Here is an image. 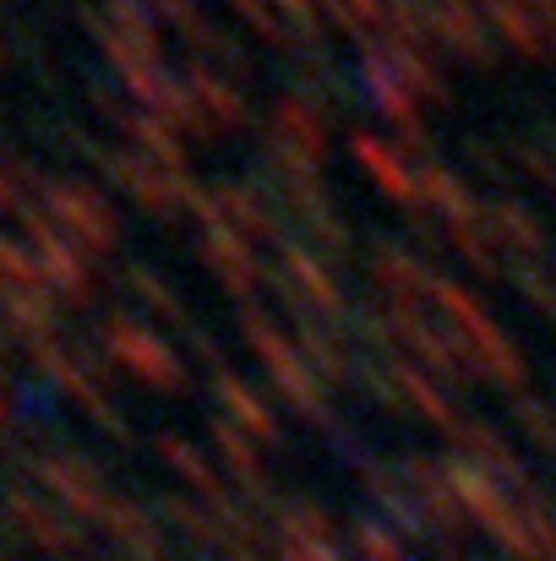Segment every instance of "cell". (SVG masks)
<instances>
[{
  "label": "cell",
  "mask_w": 556,
  "mask_h": 561,
  "mask_svg": "<svg viewBox=\"0 0 556 561\" xmlns=\"http://www.w3.org/2000/svg\"><path fill=\"white\" fill-rule=\"evenodd\" d=\"M322 5H333V16H339V22H350V27L376 22V0H322Z\"/></svg>",
  "instance_id": "24"
},
{
  "label": "cell",
  "mask_w": 556,
  "mask_h": 561,
  "mask_svg": "<svg viewBox=\"0 0 556 561\" xmlns=\"http://www.w3.org/2000/svg\"><path fill=\"white\" fill-rule=\"evenodd\" d=\"M11 328H22V333L44 339V333L55 328V311H49V300H44L38 289H22V295H11Z\"/></svg>",
  "instance_id": "14"
},
{
  "label": "cell",
  "mask_w": 556,
  "mask_h": 561,
  "mask_svg": "<svg viewBox=\"0 0 556 561\" xmlns=\"http://www.w3.org/2000/svg\"><path fill=\"white\" fill-rule=\"evenodd\" d=\"M202 262H207L235 295H251V284H257V262H251V251H246L240 240H229L224 229H213V234L202 240Z\"/></svg>",
  "instance_id": "5"
},
{
  "label": "cell",
  "mask_w": 556,
  "mask_h": 561,
  "mask_svg": "<svg viewBox=\"0 0 556 561\" xmlns=\"http://www.w3.org/2000/svg\"><path fill=\"white\" fill-rule=\"evenodd\" d=\"M38 474L55 485V496H66L77 513H93V518H104L110 513V496L99 491V480H93V469L88 463H77V458H44L38 463Z\"/></svg>",
  "instance_id": "4"
},
{
  "label": "cell",
  "mask_w": 556,
  "mask_h": 561,
  "mask_svg": "<svg viewBox=\"0 0 556 561\" xmlns=\"http://www.w3.org/2000/svg\"><path fill=\"white\" fill-rule=\"evenodd\" d=\"M486 11H491V22L524 49V55H541V27L530 22V11H541V5H519V0H486Z\"/></svg>",
  "instance_id": "10"
},
{
  "label": "cell",
  "mask_w": 556,
  "mask_h": 561,
  "mask_svg": "<svg viewBox=\"0 0 556 561\" xmlns=\"http://www.w3.org/2000/svg\"><path fill=\"white\" fill-rule=\"evenodd\" d=\"M218 398H224V403H229V409H235V414H240V420H246L257 436H273V431H279L273 409H262V403H257V392H251L246 381H235V376H218Z\"/></svg>",
  "instance_id": "11"
},
{
  "label": "cell",
  "mask_w": 556,
  "mask_h": 561,
  "mask_svg": "<svg viewBox=\"0 0 556 561\" xmlns=\"http://www.w3.org/2000/svg\"><path fill=\"white\" fill-rule=\"evenodd\" d=\"M104 339H110V350H115V355H121L132 371L148 376L154 387H181V360H175V355H170L159 339L137 333V328H132V322H121V317L104 328Z\"/></svg>",
  "instance_id": "3"
},
{
  "label": "cell",
  "mask_w": 556,
  "mask_h": 561,
  "mask_svg": "<svg viewBox=\"0 0 556 561\" xmlns=\"http://www.w3.org/2000/svg\"><path fill=\"white\" fill-rule=\"evenodd\" d=\"M132 289H137L143 300H154V306H159V317H181V300H175V295H170V289H164L154 273H137V278H132Z\"/></svg>",
  "instance_id": "22"
},
{
  "label": "cell",
  "mask_w": 556,
  "mask_h": 561,
  "mask_svg": "<svg viewBox=\"0 0 556 561\" xmlns=\"http://www.w3.org/2000/svg\"><path fill=\"white\" fill-rule=\"evenodd\" d=\"M431 33H436V38H447V44H458V55H464V60H486V38H480L475 16H469L458 0H447V5H436V11H431Z\"/></svg>",
  "instance_id": "8"
},
{
  "label": "cell",
  "mask_w": 556,
  "mask_h": 561,
  "mask_svg": "<svg viewBox=\"0 0 556 561\" xmlns=\"http://www.w3.org/2000/svg\"><path fill=\"white\" fill-rule=\"evenodd\" d=\"M546 11H556V0H546Z\"/></svg>",
  "instance_id": "29"
},
{
  "label": "cell",
  "mask_w": 556,
  "mask_h": 561,
  "mask_svg": "<svg viewBox=\"0 0 556 561\" xmlns=\"http://www.w3.org/2000/svg\"><path fill=\"white\" fill-rule=\"evenodd\" d=\"M246 339L257 344V355L268 360V371L279 376V387L290 392V403H295V409H306L311 420H322V409H317V381H311V371L295 360V350H290L284 339H273V328H268L257 311H246Z\"/></svg>",
  "instance_id": "2"
},
{
  "label": "cell",
  "mask_w": 556,
  "mask_h": 561,
  "mask_svg": "<svg viewBox=\"0 0 556 561\" xmlns=\"http://www.w3.org/2000/svg\"><path fill=\"white\" fill-rule=\"evenodd\" d=\"M0 207H16V191L5 186V175H0Z\"/></svg>",
  "instance_id": "27"
},
{
  "label": "cell",
  "mask_w": 556,
  "mask_h": 561,
  "mask_svg": "<svg viewBox=\"0 0 556 561\" xmlns=\"http://www.w3.org/2000/svg\"><path fill=\"white\" fill-rule=\"evenodd\" d=\"M284 557L290 561H339L322 540H284Z\"/></svg>",
  "instance_id": "25"
},
{
  "label": "cell",
  "mask_w": 556,
  "mask_h": 561,
  "mask_svg": "<svg viewBox=\"0 0 556 561\" xmlns=\"http://www.w3.org/2000/svg\"><path fill=\"white\" fill-rule=\"evenodd\" d=\"M508 234V240H519V245H541V229H535V218L524 213V207H491V234Z\"/></svg>",
  "instance_id": "17"
},
{
  "label": "cell",
  "mask_w": 556,
  "mask_h": 561,
  "mask_svg": "<svg viewBox=\"0 0 556 561\" xmlns=\"http://www.w3.org/2000/svg\"><path fill=\"white\" fill-rule=\"evenodd\" d=\"M229 5H235V11H240V16H246V22L262 33V38H284V16H273L262 0H229Z\"/></svg>",
  "instance_id": "21"
},
{
  "label": "cell",
  "mask_w": 556,
  "mask_h": 561,
  "mask_svg": "<svg viewBox=\"0 0 556 561\" xmlns=\"http://www.w3.org/2000/svg\"><path fill=\"white\" fill-rule=\"evenodd\" d=\"M284 262H290V273H295V278L311 289V300H317V306H339V284H333V278H328V273H322V267L306 256V251H284Z\"/></svg>",
  "instance_id": "16"
},
{
  "label": "cell",
  "mask_w": 556,
  "mask_h": 561,
  "mask_svg": "<svg viewBox=\"0 0 556 561\" xmlns=\"http://www.w3.org/2000/svg\"><path fill=\"white\" fill-rule=\"evenodd\" d=\"M5 414H11V409H5V398H0V420H5Z\"/></svg>",
  "instance_id": "28"
},
{
  "label": "cell",
  "mask_w": 556,
  "mask_h": 561,
  "mask_svg": "<svg viewBox=\"0 0 556 561\" xmlns=\"http://www.w3.org/2000/svg\"><path fill=\"white\" fill-rule=\"evenodd\" d=\"M398 381H404V392H409V398H415V403H420L431 420H442V425H458V420H453V409H447V403H442V398L425 387V376H420V371H398Z\"/></svg>",
  "instance_id": "20"
},
{
  "label": "cell",
  "mask_w": 556,
  "mask_h": 561,
  "mask_svg": "<svg viewBox=\"0 0 556 561\" xmlns=\"http://www.w3.org/2000/svg\"><path fill=\"white\" fill-rule=\"evenodd\" d=\"M355 540H361V551H366L371 561H404L398 557V546L382 535V524H361V535H355Z\"/></svg>",
  "instance_id": "23"
},
{
  "label": "cell",
  "mask_w": 556,
  "mask_h": 561,
  "mask_svg": "<svg viewBox=\"0 0 556 561\" xmlns=\"http://www.w3.org/2000/svg\"><path fill=\"white\" fill-rule=\"evenodd\" d=\"M273 121H279V131H290V142H295L290 153H295V159H311V164L322 159V142H328V137H322V115H317L311 104L279 99V115H273Z\"/></svg>",
  "instance_id": "7"
},
{
  "label": "cell",
  "mask_w": 556,
  "mask_h": 561,
  "mask_svg": "<svg viewBox=\"0 0 556 561\" xmlns=\"http://www.w3.org/2000/svg\"><path fill=\"white\" fill-rule=\"evenodd\" d=\"M191 88H196V104H207L213 115H218V126H240L246 121V104L218 82V77H207V71H191Z\"/></svg>",
  "instance_id": "12"
},
{
  "label": "cell",
  "mask_w": 556,
  "mask_h": 561,
  "mask_svg": "<svg viewBox=\"0 0 556 561\" xmlns=\"http://www.w3.org/2000/svg\"><path fill=\"white\" fill-rule=\"evenodd\" d=\"M213 436H218V453H224V458H229V463H235V469H240L251 485H257L262 474H257V453H251V442H246L240 431H229V425H213Z\"/></svg>",
  "instance_id": "18"
},
{
  "label": "cell",
  "mask_w": 556,
  "mask_h": 561,
  "mask_svg": "<svg viewBox=\"0 0 556 561\" xmlns=\"http://www.w3.org/2000/svg\"><path fill=\"white\" fill-rule=\"evenodd\" d=\"M279 5H284V11H295V16H306V11H311V0H279Z\"/></svg>",
  "instance_id": "26"
},
{
  "label": "cell",
  "mask_w": 556,
  "mask_h": 561,
  "mask_svg": "<svg viewBox=\"0 0 556 561\" xmlns=\"http://www.w3.org/2000/svg\"><path fill=\"white\" fill-rule=\"evenodd\" d=\"M49 213L60 218V229H71V234H77V240H88L93 251L115 245V213L104 207V196H99V191L60 181V186H49Z\"/></svg>",
  "instance_id": "1"
},
{
  "label": "cell",
  "mask_w": 556,
  "mask_h": 561,
  "mask_svg": "<svg viewBox=\"0 0 556 561\" xmlns=\"http://www.w3.org/2000/svg\"><path fill=\"white\" fill-rule=\"evenodd\" d=\"M355 159L366 164L371 175H376V186L387 191V196H398V202H420V181L376 142V137H355Z\"/></svg>",
  "instance_id": "6"
},
{
  "label": "cell",
  "mask_w": 556,
  "mask_h": 561,
  "mask_svg": "<svg viewBox=\"0 0 556 561\" xmlns=\"http://www.w3.org/2000/svg\"><path fill=\"white\" fill-rule=\"evenodd\" d=\"M159 447H164V458H170V463H175V469H181V474H191V480H196V485H202V491H213V496H218V480H213V474H207V463H202V458H196V453H191V447H185L181 436H164V442H159Z\"/></svg>",
  "instance_id": "19"
},
{
  "label": "cell",
  "mask_w": 556,
  "mask_h": 561,
  "mask_svg": "<svg viewBox=\"0 0 556 561\" xmlns=\"http://www.w3.org/2000/svg\"><path fill=\"white\" fill-rule=\"evenodd\" d=\"M11 513L27 524V535H33V540H44V546H71L66 524H55V513H44V507H38V502H27L22 491L11 496Z\"/></svg>",
  "instance_id": "15"
},
{
  "label": "cell",
  "mask_w": 556,
  "mask_h": 561,
  "mask_svg": "<svg viewBox=\"0 0 556 561\" xmlns=\"http://www.w3.org/2000/svg\"><path fill=\"white\" fill-rule=\"evenodd\" d=\"M126 131H132V137H137V142H143L154 159H164L170 170H181V164H185V148L170 137V126H164V121H126Z\"/></svg>",
  "instance_id": "13"
},
{
  "label": "cell",
  "mask_w": 556,
  "mask_h": 561,
  "mask_svg": "<svg viewBox=\"0 0 556 561\" xmlns=\"http://www.w3.org/2000/svg\"><path fill=\"white\" fill-rule=\"evenodd\" d=\"M420 196L436 202V207L453 218V229L475 224V202H469V191L458 186V175H447V170H425V175H420Z\"/></svg>",
  "instance_id": "9"
},
{
  "label": "cell",
  "mask_w": 556,
  "mask_h": 561,
  "mask_svg": "<svg viewBox=\"0 0 556 561\" xmlns=\"http://www.w3.org/2000/svg\"><path fill=\"white\" fill-rule=\"evenodd\" d=\"M0 60H5V44H0Z\"/></svg>",
  "instance_id": "30"
}]
</instances>
